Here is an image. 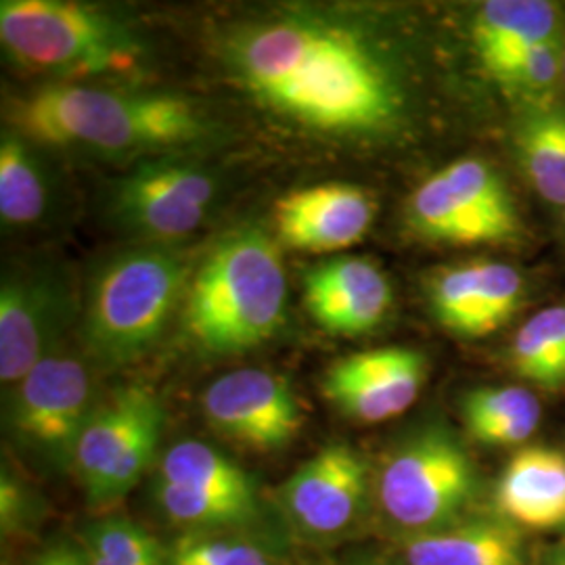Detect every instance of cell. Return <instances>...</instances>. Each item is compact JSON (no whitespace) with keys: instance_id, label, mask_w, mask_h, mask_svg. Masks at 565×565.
Wrapping results in <instances>:
<instances>
[{"instance_id":"d6986e66","label":"cell","mask_w":565,"mask_h":565,"mask_svg":"<svg viewBox=\"0 0 565 565\" xmlns=\"http://www.w3.org/2000/svg\"><path fill=\"white\" fill-rule=\"evenodd\" d=\"M559 39L557 9L545 0H490L471 21V42L484 70Z\"/></svg>"},{"instance_id":"e0dca14e","label":"cell","mask_w":565,"mask_h":565,"mask_svg":"<svg viewBox=\"0 0 565 565\" xmlns=\"http://www.w3.org/2000/svg\"><path fill=\"white\" fill-rule=\"evenodd\" d=\"M406 565H524L518 525L471 520L404 539Z\"/></svg>"},{"instance_id":"ac0fdd59","label":"cell","mask_w":565,"mask_h":565,"mask_svg":"<svg viewBox=\"0 0 565 565\" xmlns=\"http://www.w3.org/2000/svg\"><path fill=\"white\" fill-rule=\"evenodd\" d=\"M158 408H162V404L156 394L139 385L124 387L95 408L82 431L74 457V467L88 501L95 497L132 436Z\"/></svg>"},{"instance_id":"277c9868","label":"cell","mask_w":565,"mask_h":565,"mask_svg":"<svg viewBox=\"0 0 565 565\" xmlns=\"http://www.w3.org/2000/svg\"><path fill=\"white\" fill-rule=\"evenodd\" d=\"M186 287V263L172 247L145 245L114 256L86 298V345L103 363H130L158 342Z\"/></svg>"},{"instance_id":"3957f363","label":"cell","mask_w":565,"mask_h":565,"mask_svg":"<svg viewBox=\"0 0 565 565\" xmlns=\"http://www.w3.org/2000/svg\"><path fill=\"white\" fill-rule=\"evenodd\" d=\"M13 120L32 141L107 153L174 147L203 132L198 109L181 97L81 84L42 86L15 107Z\"/></svg>"},{"instance_id":"2e32d148","label":"cell","mask_w":565,"mask_h":565,"mask_svg":"<svg viewBox=\"0 0 565 565\" xmlns=\"http://www.w3.org/2000/svg\"><path fill=\"white\" fill-rule=\"evenodd\" d=\"M494 505L509 524L551 530L565 525V457L546 446L518 450L494 490Z\"/></svg>"},{"instance_id":"f1b7e54d","label":"cell","mask_w":565,"mask_h":565,"mask_svg":"<svg viewBox=\"0 0 565 565\" xmlns=\"http://www.w3.org/2000/svg\"><path fill=\"white\" fill-rule=\"evenodd\" d=\"M82 548L114 565H166L163 548L141 525L128 520H105L84 532Z\"/></svg>"},{"instance_id":"83f0119b","label":"cell","mask_w":565,"mask_h":565,"mask_svg":"<svg viewBox=\"0 0 565 565\" xmlns=\"http://www.w3.org/2000/svg\"><path fill=\"white\" fill-rule=\"evenodd\" d=\"M162 427L163 411L158 408L153 415L147 417V422L139 427V431L124 448L120 459L109 469L99 490L88 501L90 505L97 509L116 505L135 486L139 484L142 473L156 457V450L162 438Z\"/></svg>"},{"instance_id":"d4e9b609","label":"cell","mask_w":565,"mask_h":565,"mask_svg":"<svg viewBox=\"0 0 565 565\" xmlns=\"http://www.w3.org/2000/svg\"><path fill=\"white\" fill-rule=\"evenodd\" d=\"M46 207V186L32 153L18 135L0 142V218L7 226L36 223Z\"/></svg>"},{"instance_id":"9a60e30c","label":"cell","mask_w":565,"mask_h":565,"mask_svg":"<svg viewBox=\"0 0 565 565\" xmlns=\"http://www.w3.org/2000/svg\"><path fill=\"white\" fill-rule=\"evenodd\" d=\"M303 302L327 333L363 335L384 321L392 285L377 264L340 256L306 273Z\"/></svg>"},{"instance_id":"4dcf8cb0","label":"cell","mask_w":565,"mask_h":565,"mask_svg":"<svg viewBox=\"0 0 565 565\" xmlns=\"http://www.w3.org/2000/svg\"><path fill=\"white\" fill-rule=\"evenodd\" d=\"M32 509L25 499V490L21 488L15 478L2 473L0 480V522H2V534H15L23 532L25 522L30 520Z\"/></svg>"},{"instance_id":"5b68a950","label":"cell","mask_w":565,"mask_h":565,"mask_svg":"<svg viewBox=\"0 0 565 565\" xmlns=\"http://www.w3.org/2000/svg\"><path fill=\"white\" fill-rule=\"evenodd\" d=\"M0 41L21 65L61 74L124 72L137 55L116 21L65 0H2Z\"/></svg>"},{"instance_id":"44dd1931","label":"cell","mask_w":565,"mask_h":565,"mask_svg":"<svg viewBox=\"0 0 565 565\" xmlns=\"http://www.w3.org/2000/svg\"><path fill=\"white\" fill-rule=\"evenodd\" d=\"M158 480L258 505L252 476L223 452L200 440H184L172 446L163 455Z\"/></svg>"},{"instance_id":"836d02e7","label":"cell","mask_w":565,"mask_h":565,"mask_svg":"<svg viewBox=\"0 0 565 565\" xmlns=\"http://www.w3.org/2000/svg\"><path fill=\"white\" fill-rule=\"evenodd\" d=\"M546 565H565V548L557 551V553L548 559V564Z\"/></svg>"},{"instance_id":"8d00e7d4","label":"cell","mask_w":565,"mask_h":565,"mask_svg":"<svg viewBox=\"0 0 565 565\" xmlns=\"http://www.w3.org/2000/svg\"><path fill=\"white\" fill-rule=\"evenodd\" d=\"M564 527H565V525H564Z\"/></svg>"},{"instance_id":"9c48e42d","label":"cell","mask_w":565,"mask_h":565,"mask_svg":"<svg viewBox=\"0 0 565 565\" xmlns=\"http://www.w3.org/2000/svg\"><path fill=\"white\" fill-rule=\"evenodd\" d=\"M203 415L224 438L279 450L302 429L303 413L289 384L263 369H237L203 392Z\"/></svg>"},{"instance_id":"d590c367","label":"cell","mask_w":565,"mask_h":565,"mask_svg":"<svg viewBox=\"0 0 565 565\" xmlns=\"http://www.w3.org/2000/svg\"><path fill=\"white\" fill-rule=\"evenodd\" d=\"M564 76H565V60H564Z\"/></svg>"},{"instance_id":"30bf717a","label":"cell","mask_w":565,"mask_h":565,"mask_svg":"<svg viewBox=\"0 0 565 565\" xmlns=\"http://www.w3.org/2000/svg\"><path fill=\"white\" fill-rule=\"evenodd\" d=\"M216 195L210 174L186 163H141L118 184L114 212L120 223L156 242H174L203 223Z\"/></svg>"},{"instance_id":"7a4b0ae2","label":"cell","mask_w":565,"mask_h":565,"mask_svg":"<svg viewBox=\"0 0 565 565\" xmlns=\"http://www.w3.org/2000/svg\"><path fill=\"white\" fill-rule=\"evenodd\" d=\"M281 249L263 228L224 235L184 294V329L212 354H237L268 342L285 319Z\"/></svg>"},{"instance_id":"7402d4cb","label":"cell","mask_w":565,"mask_h":565,"mask_svg":"<svg viewBox=\"0 0 565 565\" xmlns=\"http://www.w3.org/2000/svg\"><path fill=\"white\" fill-rule=\"evenodd\" d=\"M511 369L545 392L565 390V303L527 319L509 350Z\"/></svg>"},{"instance_id":"8992f818","label":"cell","mask_w":565,"mask_h":565,"mask_svg":"<svg viewBox=\"0 0 565 565\" xmlns=\"http://www.w3.org/2000/svg\"><path fill=\"white\" fill-rule=\"evenodd\" d=\"M476 486V467L463 443L445 425H427L385 459L377 499L392 524L422 534L457 524Z\"/></svg>"},{"instance_id":"d6a6232c","label":"cell","mask_w":565,"mask_h":565,"mask_svg":"<svg viewBox=\"0 0 565 565\" xmlns=\"http://www.w3.org/2000/svg\"><path fill=\"white\" fill-rule=\"evenodd\" d=\"M82 553H84V559H86V565H114L111 564V562H107L105 557H102V555L93 553V551H86V548H82Z\"/></svg>"},{"instance_id":"52a82bcc","label":"cell","mask_w":565,"mask_h":565,"mask_svg":"<svg viewBox=\"0 0 565 565\" xmlns=\"http://www.w3.org/2000/svg\"><path fill=\"white\" fill-rule=\"evenodd\" d=\"M406 218L422 239L459 247L518 243L524 235L505 179L478 158L457 160L422 182Z\"/></svg>"},{"instance_id":"484cf974","label":"cell","mask_w":565,"mask_h":565,"mask_svg":"<svg viewBox=\"0 0 565 565\" xmlns=\"http://www.w3.org/2000/svg\"><path fill=\"white\" fill-rule=\"evenodd\" d=\"M156 499L174 524L191 530H223L249 524L260 513L258 505H247L221 494L200 492L163 480H158L156 484Z\"/></svg>"},{"instance_id":"603a6c76","label":"cell","mask_w":565,"mask_h":565,"mask_svg":"<svg viewBox=\"0 0 565 565\" xmlns=\"http://www.w3.org/2000/svg\"><path fill=\"white\" fill-rule=\"evenodd\" d=\"M564 41L559 39L536 44L486 72L505 90L507 97L522 105V111H530L555 105V90L564 76Z\"/></svg>"},{"instance_id":"5bb4252c","label":"cell","mask_w":565,"mask_h":565,"mask_svg":"<svg viewBox=\"0 0 565 565\" xmlns=\"http://www.w3.org/2000/svg\"><path fill=\"white\" fill-rule=\"evenodd\" d=\"M67 319V296L53 277L13 275L0 287V380L18 385L46 359Z\"/></svg>"},{"instance_id":"cb8c5ba5","label":"cell","mask_w":565,"mask_h":565,"mask_svg":"<svg viewBox=\"0 0 565 565\" xmlns=\"http://www.w3.org/2000/svg\"><path fill=\"white\" fill-rule=\"evenodd\" d=\"M429 308L446 331L467 340L486 338L482 260L436 273L429 282Z\"/></svg>"},{"instance_id":"ffe728a7","label":"cell","mask_w":565,"mask_h":565,"mask_svg":"<svg viewBox=\"0 0 565 565\" xmlns=\"http://www.w3.org/2000/svg\"><path fill=\"white\" fill-rule=\"evenodd\" d=\"M515 160L545 202L565 210V109L522 111L513 130Z\"/></svg>"},{"instance_id":"8fae6325","label":"cell","mask_w":565,"mask_h":565,"mask_svg":"<svg viewBox=\"0 0 565 565\" xmlns=\"http://www.w3.org/2000/svg\"><path fill=\"white\" fill-rule=\"evenodd\" d=\"M282 511L310 539H335L361 522L369 469L348 445H329L282 484Z\"/></svg>"},{"instance_id":"f546056e","label":"cell","mask_w":565,"mask_h":565,"mask_svg":"<svg viewBox=\"0 0 565 565\" xmlns=\"http://www.w3.org/2000/svg\"><path fill=\"white\" fill-rule=\"evenodd\" d=\"M536 411H541L539 398L520 385L476 387L463 398L465 425L471 436Z\"/></svg>"},{"instance_id":"6da1fadb","label":"cell","mask_w":565,"mask_h":565,"mask_svg":"<svg viewBox=\"0 0 565 565\" xmlns=\"http://www.w3.org/2000/svg\"><path fill=\"white\" fill-rule=\"evenodd\" d=\"M231 74L264 107L333 135H371L401 116V90L352 30L315 18L245 25L226 42Z\"/></svg>"},{"instance_id":"e575fe53","label":"cell","mask_w":565,"mask_h":565,"mask_svg":"<svg viewBox=\"0 0 565 565\" xmlns=\"http://www.w3.org/2000/svg\"><path fill=\"white\" fill-rule=\"evenodd\" d=\"M345 565H394V564H385V562H354V564H345Z\"/></svg>"},{"instance_id":"ba28073f","label":"cell","mask_w":565,"mask_h":565,"mask_svg":"<svg viewBox=\"0 0 565 565\" xmlns=\"http://www.w3.org/2000/svg\"><path fill=\"white\" fill-rule=\"evenodd\" d=\"M93 408V380L84 364L70 354H49L20 384L11 425L23 446L44 461L74 465L76 446Z\"/></svg>"},{"instance_id":"4316f807","label":"cell","mask_w":565,"mask_h":565,"mask_svg":"<svg viewBox=\"0 0 565 565\" xmlns=\"http://www.w3.org/2000/svg\"><path fill=\"white\" fill-rule=\"evenodd\" d=\"M166 565H273V559L243 536L193 530L168 548Z\"/></svg>"},{"instance_id":"4fadbf2b","label":"cell","mask_w":565,"mask_h":565,"mask_svg":"<svg viewBox=\"0 0 565 565\" xmlns=\"http://www.w3.org/2000/svg\"><path fill=\"white\" fill-rule=\"evenodd\" d=\"M377 205L356 184L324 182L296 189L275 205L279 242L310 254H333L363 242Z\"/></svg>"},{"instance_id":"1f68e13d","label":"cell","mask_w":565,"mask_h":565,"mask_svg":"<svg viewBox=\"0 0 565 565\" xmlns=\"http://www.w3.org/2000/svg\"><path fill=\"white\" fill-rule=\"evenodd\" d=\"M34 565H86L84 553L70 546L61 545L46 551Z\"/></svg>"},{"instance_id":"7c38bea8","label":"cell","mask_w":565,"mask_h":565,"mask_svg":"<svg viewBox=\"0 0 565 565\" xmlns=\"http://www.w3.org/2000/svg\"><path fill=\"white\" fill-rule=\"evenodd\" d=\"M427 366L424 352L404 345L356 352L329 366L324 396L359 424H382L417 403Z\"/></svg>"}]
</instances>
